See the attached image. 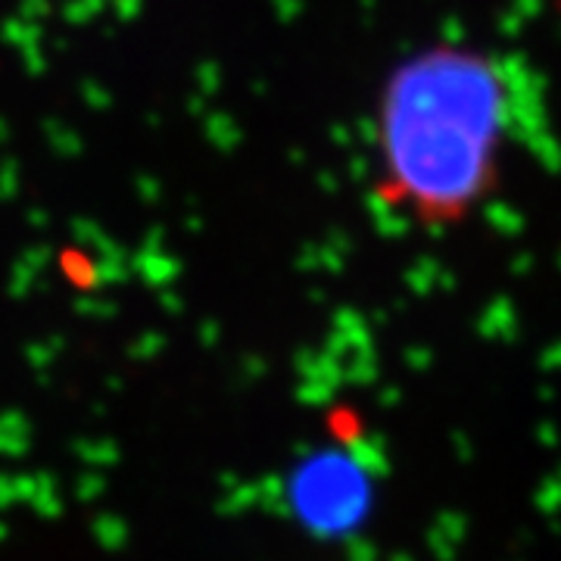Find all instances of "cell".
<instances>
[{
  "instance_id": "obj_1",
  "label": "cell",
  "mask_w": 561,
  "mask_h": 561,
  "mask_svg": "<svg viewBox=\"0 0 561 561\" xmlns=\"http://www.w3.org/2000/svg\"><path fill=\"white\" fill-rule=\"evenodd\" d=\"M515 84L471 44L421 47L378 94V197L402 219L459 228L500 191L512 144Z\"/></svg>"
}]
</instances>
